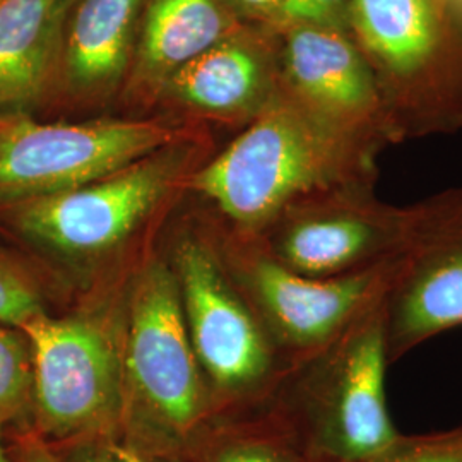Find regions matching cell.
Wrapping results in <instances>:
<instances>
[{
    "label": "cell",
    "mask_w": 462,
    "mask_h": 462,
    "mask_svg": "<svg viewBox=\"0 0 462 462\" xmlns=\"http://www.w3.org/2000/svg\"><path fill=\"white\" fill-rule=\"evenodd\" d=\"M382 146L346 133L293 95H278L192 185L248 235L315 190L375 182Z\"/></svg>",
    "instance_id": "1"
},
{
    "label": "cell",
    "mask_w": 462,
    "mask_h": 462,
    "mask_svg": "<svg viewBox=\"0 0 462 462\" xmlns=\"http://www.w3.org/2000/svg\"><path fill=\"white\" fill-rule=\"evenodd\" d=\"M347 33L372 69L394 143L462 127V36L440 0H353Z\"/></svg>",
    "instance_id": "2"
},
{
    "label": "cell",
    "mask_w": 462,
    "mask_h": 462,
    "mask_svg": "<svg viewBox=\"0 0 462 462\" xmlns=\"http://www.w3.org/2000/svg\"><path fill=\"white\" fill-rule=\"evenodd\" d=\"M385 290L310 353L314 375L281 420L309 462H374L401 433L385 396Z\"/></svg>",
    "instance_id": "3"
},
{
    "label": "cell",
    "mask_w": 462,
    "mask_h": 462,
    "mask_svg": "<svg viewBox=\"0 0 462 462\" xmlns=\"http://www.w3.org/2000/svg\"><path fill=\"white\" fill-rule=\"evenodd\" d=\"M21 330L33 355L32 430L49 444L120 433L122 365L110 336L88 319L47 314Z\"/></svg>",
    "instance_id": "4"
},
{
    "label": "cell",
    "mask_w": 462,
    "mask_h": 462,
    "mask_svg": "<svg viewBox=\"0 0 462 462\" xmlns=\"http://www.w3.org/2000/svg\"><path fill=\"white\" fill-rule=\"evenodd\" d=\"M173 141L154 122L38 124L0 116V208L110 177Z\"/></svg>",
    "instance_id": "5"
},
{
    "label": "cell",
    "mask_w": 462,
    "mask_h": 462,
    "mask_svg": "<svg viewBox=\"0 0 462 462\" xmlns=\"http://www.w3.org/2000/svg\"><path fill=\"white\" fill-rule=\"evenodd\" d=\"M374 189L375 182L341 183L297 199L265 228L276 230L267 252L309 278H337L401 257L411 206L387 204Z\"/></svg>",
    "instance_id": "6"
},
{
    "label": "cell",
    "mask_w": 462,
    "mask_h": 462,
    "mask_svg": "<svg viewBox=\"0 0 462 462\" xmlns=\"http://www.w3.org/2000/svg\"><path fill=\"white\" fill-rule=\"evenodd\" d=\"M196 358L179 282L163 265H151L134 293L125 364L160 452L189 446L200 425L204 396Z\"/></svg>",
    "instance_id": "7"
},
{
    "label": "cell",
    "mask_w": 462,
    "mask_h": 462,
    "mask_svg": "<svg viewBox=\"0 0 462 462\" xmlns=\"http://www.w3.org/2000/svg\"><path fill=\"white\" fill-rule=\"evenodd\" d=\"M408 247L385 290L389 364L462 326V189L411 206Z\"/></svg>",
    "instance_id": "8"
},
{
    "label": "cell",
    "mask_w": 462,
    "mask_h": 462,
    "mask_svg": "<svg viewBox=\"0 0 462 462\" xmlns=\"http://www.w3.org/2000/svg\"><path fill=\"white\" fill-rule=\"evenodd\" d=\"M175 173L171 158H144L78 189L2 208L14 230L42 247L91 255L122 242L163 198Z\"/></svg>",
    "instance_id": "9"
},
{
    "label": "cell",
    "mask_w": 462,
    "mask_h": 462,
    "mask_svg": "<svg viewBox=\"0 0 462 462\" xmlns=\"http://www.w3.org/2000/svg\"><path fill=\"white\" fill-rule=\"evenodd\" d=\"M177 265L183 315L199 362L226 391L261 393L274 377L278 347L206 248L185 242Z\"/></svg>",
    "instance_id": "10"
},
{
    "label": "cell",
    "mask_w": 462,
    "mask_h": 462,
    "mask_svg": "<svg viewBox=\"0 0 462 462\" xmlns=\"http://www.w3.org/2000/svg\"><path fill=\"white\" fill-rule=\"evenodd\" d=\"M397 263L399 257L337 278H309L263 250L248 257L245 284L274 346L310 355L389 286Z\"/></svg>",
    "instance_id": "11"
},
{
    "label": "cell",
    "mask_w": 462,
    "mask_h": 462,
    "mask_svg": "<svg viewBox=\"0 0 462 462\" xmlns=\"http://www.w3.org/2000/svg\"><path fill=\"white\" fill-rule=\"evenodd\" d=\"M286 26L288 93L346 133L382 148L394 143L375 76L349 33L310 23Z\"/></svg>",
    "instance_id": "12"
},
{
    "label": "cell",
    "mask_w": 462,
    "mask_h": 462,
    "mask_svg": "<svg viewBox=\"0 0 462 462\" xmlns=\"http://www.w3.org/2000/svg\"><path fill=\"white\" fill-rule=\"evenodd\" d=\"M70 0H0V110L42 98L62 50Z\"/></svg>",
    "instance_id": "13"
},
{
    "label": "cell",
    "mask_w": 462,
    "mask_h": 462,
    "mask_svg": "<svg viewBox=\"0 0 462 462\" xmlns=\"http://www.w3.org/2000/svg\"><path fill=\"white\" fill-rule=\"evenodd\" d=\"M173 98L216 116H257L276 97L264 50L236 34L166 79Z\"/></svg>",
    "instance_id": "14"
},
{
    "label": "cell",
    "mask_w": 462,
    "mask_h": 462,
    "mask_svg": "<svg viewBox=\"0 0 462 462\" xmlns=\"http://www.w3.org/2000/svg\"><path fill=\"white\" fill-rule=\"evenodd\" d=\"M240 34L226 0H149L137 49V70L165 83L183 66Z\"/></svg>",
    "instance_id": "15"
},
{
    "label": "cell",
    "mask_w": 462,
    "mask_h": 462,
    "mask_svg": "<svg viewBox=\"0 0 462 462\" xmlns=\"http://www.w3.org/2000/svg\"><path fill=\"white\" fill-rule=\"evenodd\" d=\"M144 0H70L64 62L72 84L93 89L124 72Z\"/></svg>",
    "instance_id": "16"
},
{
    "label": "cell",
    "mask_w": 462,
    "mask_h": 462,
    "mask_svg": "<svg viewBox=\"0 0 462 462\" xmlns=\"http://www.w3.org/2000/svg\"><path fill=\"white\" fill-rule=\"evenodd\" d=\"M33 355L26 334L0 326V425L32 429Z\"/></svg>",
    "instance_id": "17"
},
{
    "label": "cell",
    "mask_w": 462,
    "mask_h": 462,
    "mask_svg": "<svg viewBox=\"0 0 462 462\" xmlns=\"http://www.w3.org/2000/svg\"><path fill=\"white\" fill-rule=\"evenodd\" d=\"M208 462H309L282 421L242 433L216 448Z\"/></svg>",
    "instance_id": "18"
},
{
    "label": "cell",
    "mask_w": 462,
    "mask_h": 462,
    "mask_svg": "<svg viewBox=\"0 0 462 462\" xmlns=\"http://www.w3.org/2000/svg\"><path fill=\"white\" fill-rule=\"evenodd\" d=\"M40 314L45 312L38 284L0 248V324L21 329Z\"/></svg>",
    "instance_id": "19"
},
{
    "label": "cell",
    "mask_w": 462,
    "mask_h": 462,
    "mask_svg": "<svg viewBox=\"0 0 462 462\" xmlns=\"http://www.w3.org/2000/svg\"><path fill=\"white\" fill-rule=\"evenodd\" d=\"M374 462H462V425L420 435L399 433Z\"/></svg>",
    "instance_id": "20"
},
{
    "label": "cell",
    "mask_w": 462,
    "mask_h": 462,
    "mask_svg": "<svg viewBox=\"0 0 462 462\" xmlns=\"http://www.w3.org/2000/svg\"><path fill=\"white\" fill-rule=\"evenodd\" d=\"M60 462H156L148 450L122 440L118 433H103L50 444Z\"/></svg>",
    "instance_id": "21"
},
{
    "label": "cell",
    "mask_w": 462,
    "mask_h": 462,
    "mask_svg": "<svg viewBox=\"0 0 462 462\" xmlns=\"http://www.w3.org/2000/svg\"><path fill=\"white\" fill-rule=\"evenodd\" d=\"M353 0H284L280 23H310L346 32Z\"/></svg>",
    "instance_id": "22"
},
{
    "label": "cell",
    "mask_w": 462,
    "mask_h": 462,
    "mask_svg": "<svg viewBox=\"0 0 462 462\" xmlns=\"http://www.w3.org/2000/svg\"><path fill=\"white\" fill-rule=\"evenodd\" d=\"M5 446L13 462H60L49 442L32 429L13 430Z\"/></svg>",
    "instance_id": "23"
},
{
    "label": "cell",
    "mask_w": 462,
    "mask_h": 462,
    "mask_svg": "<svg viewBox=\"0 0 462 462\" xmlns=\"http://www.w3.org/2000/svg\"><path fill=\"white\" fill-rule=\"evenodd\" d=\"M233 2L250 14L278 19V21L281 19V11L284 5V0H233Z\"/></svg>",
    "instance_id": "24"
},
{
    "label": "cell",
    "mask_w": 462,
    "mask_h": 462,
    "mask_svg": "<svg viewBox=\"0 0 462 462\" xmlns=\"http://www.w3.org/2000/svg\"><path fill=\"white\" fill-rule=\"evenodd\" d=\"M0 462H13L11 456L7 452V446H5V435H4V427L0 425Z\"/></svg>",
    "instance_id": "25"
}]
</instances>
